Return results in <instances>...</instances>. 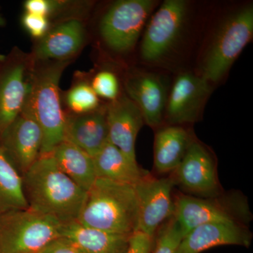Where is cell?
Returning a JSON list of instances; mask_svg holds the SVG:
<instances>
[{
  "instance_id": "1",
  "label": "cell",
  "mask_w": 253,
  "mask_h": 253,
  "mask_svg": "<svg viewBox=\"0 0 253 253\" xmlns=\"http://www.w3.org/2000/svg\"><path fill=\"white\" fill-rule=\"evenodd\" d=\"M22 179L28 209L61 224L78 221L86 192L59 169L51 154L41 155Z\"/></svg>"
},
{
  "instance_id": "2",
  "label": "cell",
  "mask_w": 253,
  "mask_h": 253,
  "mask_svg": "<svg viewBox=\"0 0 253 253\" xmlns=\"http://www.w3.org/2000/svg\"><path fill=\"white\" fill-rule=\"evenodd\" d=\"M78 221L82 225L107 232L134 234L139 225L134 184L96 178L86 192Z\"/></svg>"
},
{
  "instance_id": "3",
  "label": "cell",
  "mask_w": 253,
  "mask_h": 253,
  "mask_svg": "<svg viewBox=\"0 0 253 253\" xmlns=\"http://www.w3.org/2000/svg\"><path fill=\"white\" fill-rule=\"evenodd\" d=\"M69 61H49L33 69L23 110L31 113L43 134L41 155L49 154L63 141L66 114L61 108L59 82Z\"/></svg>"
},
{
  "instance_id": "4",
  "label": "cell",
  "mask_w": 253,
  "mask_h": 253,
  "mask_svg": "<svg viewBox=\"0 0 253 253\" xmlns=\"http://www.w3.org/2000/svg\"><path fill=\"white\" fill-rule=\"evenodd\" d=\"M61 225L30 209L0 212V253H39L61 237Z\"/></svg>"
},
{
  "instance_id": "5",
  "label": "cell",
  "mask_w": 253,
  "mask_h": 253,
  "mask_svg": "<svg viewBox=\"0 0 253 253\" xmlns=\"http://www.w3.org/2000/svg\"><path fill=\"white\" fill-rule=\"evenodd\" d=\"M253 35V7L248 5L221 23L203 61L201 76L210 83L220 81L251 41Z\"/></svg>"
},
{
  "instance_id": "6",
  "label": "cell",
  "mask_w": 253,
  "mask_h": 253,
  "mask_svg": "<svg viewBox=\"0 0 253 253\" xmlns=\"http://www.w3.org/2000/svg\"><path fill=\"white\" fill-rule=\"evenodd\" d=\"M173 217L184 236L206 223L234 222L246 226L252 215L246 198L232 193L211 198L181 195L174 201Z\"/></svg>"
},
{
  "instance_id": "7",
  "label": "cell",
  "mask_w": 253,
  "mask_h": 253,
  "mask_svg": "<svg viewBox=\"0 0 253 253\" xmlns=\"http://www.w3.org/2000/svg\"><path fill=\"white\" fill-rule=\"evenodd\" d=\"M155 4L152 0H120L115 2L100 23V33L110 49L120 53L130 51Z\"/></svg>"
},
{
  "instance_id": "8",
  "label": "cell",
  "mask_w": 253,
  "mask_h": 253,
  "mask_svg": "<svg viewBox=\"0 0 253 253\" xmlns=\"http://www.w3.org/2000/svg\"><path fill=\"white\" fill-rule=\"evenodd\" d=\"M184 0H166L150 20L141 45V56L156 62L166 56L180 36L187 16Z\"/></svg>"
},
{
  "instance_id": "9",
  "label": "cell",
  "mask_w": 253,
  "mask_h": 253,
  "mask_svg": "<svg viewBox=\"0 0 253 253\" xmlns=\"http://www.w3.org/2000/svg\"><path fill=\"white\" fill-rule=\"evenodd\" d=\"M173 177L156 178L149 173L134 184L139 204L138 231L154 238L163 223L172 217Z\"/></svg>"
},
{
  "instance_id": "10",
  "label": "cell",
  "mask_w": 253,
  "mask_h": 253,
  "mask_svg": "<svg viewBox=\"0 0 253 253\" xmlns=\"http://www.w3.org/2000/svg\"><path fill=\"white\" fill-rule=\"evenodd\" d=\"M34 60L19 56L5 61L0 71V137L21 113L31 87Z\"/></svg>"
},
{
  "instance_id": "11",
  "label": "cell",
  "mask_w": 253,
  "mask_h": 253,
  "mask_svg": "<svg viewBox=\"0 0 253 253\" xmlns=\"http://www.w3.org/2000/svg\"><path fill=\"white\" fill-rule=\"evenodd\" d=\"M42 143L41 126L23 109L0 137V148L21 176L41 156Z\"/></svg>"
},
{
  "instance_id": "12",
  "label": "cell",
  "mask_w": 253,
  "mask_h": 253,
  "mask_svg": "<svg viewBox=\"0 0 253 253\" xmlns=\"http://www.w3.org/2000/svg\"><path fill=\"white\" fill-rule=\"evenodd\" d=\"M174 172L175 183L196 197L211 198L220 194L215 163L199 141L192 139Z\"/></svg>"
},
{
  "instance_id": "13",
  "label": "cell",
  "mask_w": 253,
  "mask_h": 253,
  "mask_svg": "<svg viewBox=\"0 0 253 253\" xmlns=\"http://www.w3.org/2000/svg\"><path fill=\"white\" fill-rule=\"evenodd\" d=\"M209 82L201 76L184 73L176 78L168 96L166 118L171 126L196 122L211 94Z\"/></svg>"
},
{
  "instance_id": "14",
  "label": "cell",
  "mask_w": 253,
  "mask_h": 253,
  "mask_svg": "<svg viewBox=\"0 0 253 253\" xmlns=\"http://www.w3.org/2000/svg\"><path fill=\"white\" fill-rule=\"evenodd\" d=\"M109 141L134 163L135 141L144 124L140 110L127 96H119L106 108Z\"/></svg>"
},
{
  "instance_id": "15",
  "label": "cell",
  "mask_w": 253,
  "mask_h": 253,
  "mask_svg": "<svg viewBox=\"0 0 253 253\" xmlns=\"http://www.w3.org/2000/svg\"><path fill=\"white\" fill-rule=\"evenodd\" d=\"M251 234L246 226L234 222L201 224L183 236L175 253H201L220 246L249 247Z\"/></svg>"
},
{
  "instance_id": "16",
  "label": "cell",
  "mask_w": 253,
  "mask_h": 253,
  "mask_svg": "<svg viewBox=\"0 0 253 253\" xmlns=\"http://www.w3.org/2000/svg\"><path fill=\"white\" fill-rule=\"evenodd\" d=\"M125 85L128 97L140 110L144 123L151 127L161 125L168 100L164 80L154 73H139L128 78Z\"/></svg>"
},
{
  "instance_id": "17",
  "label": "cell",
  "mask_w": 253,
  "mask_h": 253,
  "mask_svg": "<svg viewBox=\"0 0 253 253\" xmlns=\"http://www.w3.org/2000/svg\"><path fill=\"white\" fill-rule=\"evenodd\" d=\"M63 141L76 145L93 157L109 141L106 109L66 115Z\"/></svg>"
},
{
  "instance_id": "18",
  "label": "cell",
  "mask_w": 253,
  "mask_h": 253,
  "mask_svg": "<svg viewBox=\"0 0 253 253\" xmlns=\"http://www.w3.org/2000/svg\"><path fill=\"white\" fill-rule=\"evenodd\" d=\"M85 31L80 18L64 20L50 28L40 40L33 54V60L66 61L76 54L84 41Z\"/></svg>"
},
{
  "instance_id": "19",
  "label": "cell",
  "mask_w": 253,
  "mask_h": 253,
  "mask_svg": "<svg viewBox=\"0 0 253 253\" xmlns=\"http://www.w3.org/2000/svg\"><path fill=\"white\" fill-rule=\"evenodd\" d=\"M132 234H120L82 225L78 221L62 224L61 236L85 253H126Z\"/></svg>"
},
{
  "instance_id": "20",
  "label": "cell",
  "mask_w": 253,
  "mask_h": 253,
  "mask_svg": "<svg viewBox=\"0 0 253 253\" xmlns=\"http://www.w3.org/2000/svg\"><path fill=\"white\" fill-rule=\"evenodd\" d=\"M192 138L179 126L161 128L154 139V167L159 173L174 172L185 156Z\"/></svg>"
},
{
  "instance_id": "21",
  "label": "cell",
  "mask_w": 253,
  "mask_h": 253,
  "mask_svg": "<svg viewBox=\"0 0 253 253\" xmlns=\"http://www.w3.org/2000/svg\"><path fill=\"white\" fill-rule=\"evenodd\" d=\"M92 158L95 174L99 179L135 184L148 174L109 141Z\"/></svg>"
},
{
  "instance_id": "22",
  "label": "cell",
  "mask_w": 253,
  "mask_h": 253,
  "mask_svg": "<svg viewBox=\"0 0 253 253\" xmlns=\"http://www.w3.org/2000/svg\"><path fill=\"white\" fill-rule=\"evenodd\" d=\"M51 155L59 169L73 182L86 192L90 189L96 179L90 155L66 141L57 145Z\"/></svg>"
},
{
  "instance_id": "23",
  "label": "cell",
  "mask_w": 253,
  "mask_h": 253,
  "mask_svg": "<svg viewBox=\"0 0 253 253\" xmlns=\"http://www.w3.org/2000/svg\"><path fill=\"white\" fill-rule=\"evenodd\" d=\"M28 209L22 176L0 148V212Z\"/></svg>"
},
{
  "instance_id": "24",
  "label": "cell",
  "mask_w": 253,
  "mask_h": 253,
  "mask_svg": "<svg viewBox=\"0 0 253 253\" xmlns=\"http://www.w3.org/2000/svg\"><path fill=\"white\" fill-rule=\"evenodd\" d=\"M66 104L72 113L83 114L99 109V96L86 83L73 86L66 95Z\"/></svg>"
},
{
  "instance_id": "25",
  "label": "cell",
  "mask_w": 253,
  "mask_h": 253,
  "mask_svg": "<svg viewBox=\"0 0 253 253\" xmlns=\"http://www.w3.org/2000/svg\"><path fill=\"white\" fill-rule=\"evenodd\" d=\"M182 238L179 224L172 216L158 229L150 253H175Z\"/></svg>"
},
{
  "instance_id": "26",
  "label": "cell",
  "mask_w": 253,
  "mask_h": 253,
  "mask_svg": "<svg viewBox=\"0 0 253 253\" xmlns=\"http://www.w3.org/2000/svg\"><path fill=\"white\" fill-rule=\"evenodd\" d=\"M98 96L114 101L119 96V83L116 75L110 71L98 73L93 78L91 84Z\"/></svg>"
},
{
  "instance_id": "27",
  "label": "cell",
  "mask_w": 253,
  "mask_h": 253,
  "mask_svg": "<svg viewBox=\"0 0 253 253\" xmlns=\"http://www.w3.org/2000/svg\"><path fill=\"white\" fill-rule=\"evenodd\" d=\"M23 27L32 37L41 40L50 29V21L44 16L25 12L22 17Z\"/></svg>"
},
{
  "instance_id": "28",
  "label": "cell",
  "mask_w": 253,
  "mask_h": 253,
  "mask_svg": "<svg viewBox=\"0 0 253 253\" xmlns=\"http://www.w3.org/2000/svg\"><path fill=\"white\" fill-rule=\"evenodd\" d=\"M154 238L140 231L131 236L129 249L126 253H150L154 245Z\"/></svg>"
},
{
  "instance_id": "29",
  "label": "cell",
  "mask_w": 253,
  "mask_h": 253,
  "mask_svg": "<svg viewBox=\"0 0 253 253\" xmlns=\"http://www.w3.org/2000/svg\"><path fill=\"white\" fill-rule=\"evenodd\" d=\"M39 253H85L76 244L64 237L51 241Z\"/></svg>"
},
{
  "instance_id": "30",
  "label": "cell",
  "mask_w": 253,
  "mask_h": 253,
  "mask_svg": "<svg viewBox=\"0 0 253 253\" xmlns=\"http://www.w3.org/2000/svg\"><path fill=\"white\" fill-rule=\"evenodd\" d=\"M24 9L26 10V12L44 16L49 19L51 11V0H28L25 1Z\"/></svg>"
},
{
  "instance_id": "31",
  "label": "cell",
  "mask_w": 253,
  "mask_h": 253,
  "mask_svg": "<svg viewBox=\"0 0 253 253\" xmlns=\"http://www.w3.org/2000/svg\"><path fill=\"white\" fill-rule=\"evenodd\" d=\"M5 61H6V59H5L4 56H1V55H0V71H1V67H2L3 64H4Z\"/></svg>"
},
{
  "instance_id": "32",
  "label": "cell",
  "mask_w": 253,
  "mask_h": 253,
  "mask_svg": "<svg viewBox=\"0 0 253 253\" xmlns=\"http://www.w3.org/2000/svg\"><path fill=\"white\" fill-rule=\"evenodd\" d=\"M5 19L0 15V26H4L5 25Z\"/></svg>"
}]
</instances>
